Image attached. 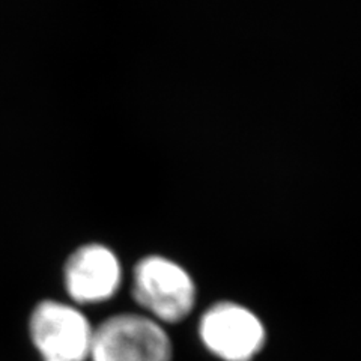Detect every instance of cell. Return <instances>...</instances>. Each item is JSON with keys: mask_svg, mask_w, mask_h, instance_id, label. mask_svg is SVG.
Returning <instances> with one entry per match:
<instances>
[{"mask_svg": "<svg viewBox=\"0 0 361 361\" xmlns=\"http://www.w3.org/2000/svg\"><path fill=\"white\" fill-rule=\"evenodd\" d=\"M197 333L203 346L221 361H253L267 342L264 322L233 301L216 302L203 312Z\"/></svg>", "mask_w": 361, "mask_h": 361, "instance_id": "cell-3", "label": "cell"}, {"mask_svg": "<svg viewBox=\"0 0 361 361\" xmlns=\"http://www.w3.org/2000/svg\"><path fill=\"white\" fill-rule=\"evenodd\" d=\"M68 295L77 304H98L115 297L122 283V265L103 244L78 247L63 268Z\"/></svg>", "mask_w": 361, "mask_h": 361, "instance_id": "cell-5", "label": "cell"}, {"mask_svg": "<svg viewBox=\"0 0 361 361\" xmlns=\"http://www.w3.org/2000/svg\"><path fill=\"white\" fill-rule=\"evenodd\" d=\"M164 326L143 313H119L94 330L89 361H172Z\"/></svg>", "mask_w": 361, "mask_h": 361, "instance_id": "cell-2", "label": "cell"}, {"mask_svg": "<svg viewBox=\"0 0 361 361\" xmlns=\"http://www.w3.org/2000/svg\"><path fill=\"white\" fill-rule=\"evenodd\" d=\"M131 293L143 314L161 325L184 321L196 306L193 277L164 256H146L137 262Z\"/></svg>", "mask_w": 361, "mask_h": 361, "instance_id": "cell-1", "label": "cell"}, {"mask_svg": "<svg viewBox=\"0 0 361 361\" xmlns=\"http://www.w3.org/2000/svg\"><path fill=\"white\" fill-rule=\"evenodd\" d=\"M30 337L42 361H89L94 326L71 304L47 300L30 316Z\"/></svg>", "mask_w": 361, "mask_h": 361, "instance_id": "cell-4", "label": "cell"}]
</instances>
